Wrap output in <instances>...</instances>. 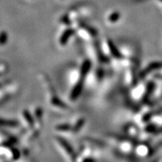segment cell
I'll return each mask as SVG.
<instances>
[{
  "label": "cell",
  "mask_w": 162,
  "mask_h": 162,
  "mask_svg": "<svg viewBox=\"0 0 162 162\" xmlns=\"http://www.w3.org/2000/svg\"><path fill=\"white\" fill-rule=\"evenodd\" d=\"M161 69H162V62H152L148 65L147 67L140 73V77L141 78H144L151 72H152L153 71Z\"/></svg>",
  "instance_id": "obj_1"
},
{
  "label": "cell",
  "mask_w": 162,
  "mask_h": 162,
  "mask_svg": "<svg viewBox=\"0 0 162 162\" xmlns=\"http://www.w3.org/2000/svg\"><path fill=\"white\" fill-rule=\"evenodd\" d=\"M155 89H156V83H155V82L153 81L148 82L147 85H146V92H145L144 96H143L142 98V101L144 102V104L147 103V102L149 101L150 97H151V95H152V93H154Z\"/></svg>",
  "instance_id": "obj_2"
},
{
  "label": "cell",
  "mask_w": 162,
  "mask_h": 162,
  "mask_svg": "<svg viewBox=\"0 0 162 162\" xmlns=\"http://www.w3.org/2000/svg\"><path fill=\"white\" fill-rule=\"evenodd\" d=\"M83 77H81V81H80L77 83L76 86H74L73 90L71 91V100H76L78 97L80 96L82 93L83 87Z\"/></svg>",
  "instance_id": "obj_3"
},
{
  "label": "cell",
  "mask_w": 162,
  "mask_h": 162,
  "mask_svg": "<svg viewBox=\"0 0 162 162\" xmlns=\"http://www.w3.org/2000/svg\"><path fill=\"white\" fill-rule=\"evenodd\" d=\"M74 33V30H71V29H68L62 33V36L59 38V44L61 45H65L67 44L68 41L69 40L70 37L73 35Z\"/></svg>",
  "instance_id": "obj_4"
},
{
  "label": "cell",
  "mask_w": 162,
  "mask_h": 162,
  "mask_svg": "<svg viewBox=\"0 0 162 162\" xmlns=\"http://www.w3.org/2000/svg\"><path fill=\"white\" fill-rule=\"evenodd\" d=\"M58 141L59 142V144L62 146V147L65 149V151H67V152L69 153L70 156H72V157H74V152L73 148L70 146V144L66 140H65L64 139H62V137H57Z\"/></svg>",
  "instance_id": "obj_5"
},
{
  "label": "cell",
  "mask_w": 162,
  "mask_h": 162,
  "mask_svg": "<svg viewBox=\"0 0 162 162\" xmlns=\"http://www.w3.org/2000/svg\"><path fill=\"white\" fill-rule=\"evenodd\" d=\"M107 44H108L109 48H110V53H111V54L114 57L117 58V59H121V58L122 57L121 53L119 52L118 49H117V47H116L115 44L113 43L112 41L109 40L108 42H107Z\"/></svg>",
  "instance_id": "obj_6"
},
{
  "label": "cell",
  "mask_w": 162,
  "mask_h": 162,
  "mask_svg": "<svg viewBox=\"0 0 162 162\" xmlns=\"http://www.w3.org/2000/svg\"><path fill=\"white\" fill-rule=\"evenodd\" d=\"M162 113V107H160L159 109H157V110H152V111H150L147 113L143 117V122H148L150 119L152 118L153 117H156V116H158L160 114Z\"/></svg>",
  "instance_id": "obj_7"
},
{
  "label": "cell",
  "mask_w": 162,
  "mask_h": 162,
  "mask_svg": "<svg viewBox=\"0 0 162 162\" xmlns=\"http://www.w3.org/2000/svg\"><path fill=\"white\" fill-rule=\"evenodd\" d=\"M145 131L146 132L150 133V134H158L162 133V127H158V125H154V124H150L148 125L145 128Z\"/></svg>",
  "instance_id": "obj_8"
},
{
  "label": "cell",
  "mask_w": 162,
  "mask_h": 162,
  "mask_svg": "<svg viewBox=\"0 0 162 162\" xmlns=\"http://www.w3.org/2000/svg\"><path fill=\"white\" fill-rule=\"evenodd\" d=\"M90 69H91V62H90L89 60H86L85 62H83L81 69V77L85 78V77L86 76V74H87L89 71Z\"/></svg>",
  "instance_id": "obj_9"
},
{
  "label": "cell",
  "mask_w": 162,
  "mask_h": 162,
  "mask_svg": "<svg viewBox=\"0 0 162 162\" xmlns=\"http://www.w3.org/2000/svg\"><path fill=\"white\" fill-rule=\"evenodd\" d=\"M0 125L3 126H10V127H14V126L18 125V122L16 121L11 120H3L0 119Z\"/></svg>",
  "instance_id": "obj_10"
},
{
  "label": "cell",
  "mask_w": 162,
  "mask_h": 162,
  "mask_svg": "<svg viewBox=\"0 0 162 162\" xmlns=\"http://www.w3.org/2000/svg\"><path fill=\"white\" fill-rule=\"evenodd\" d=\"M84 124H85V119H80V120L77 122L76 125H74V128H73L74 132L77 133V131H79L82 128V127H83V125H84Z\"/></svg>",
  "instance_id": "obj_11"
},
{
  "label": "cell",
  "mask_w": 162,
  "mask_h": 162,
  "mask_svg": "<svg viewBox=\"0 0 162 162\" xmlns=\"http://www.w3.org/2000/svg\"><path fill=\"white\" fill-rule=\"evenodd\" d=\"M161 146H162V142L159 143V144H158V145H157V146H154V147L151 148V149H150L149 150V152H148V156H152V155L154 154V153L156 152L157 151V149H159V148L161 147Z\"/></svg>",
  "instance_id": "obj_12"
},
{
  "label": "cell",
  "mask_w": 162,
  "mask_h": 162,
  "mask_svg": "<svg viewBox=\"0 0 162 162\" xmlns=\"http://www.w3.org/2000/svg\"><path fill=\"white\" fill-rule=\"evenodd\" d=\"M23 117H25L26 119V121L29 122V123L31 124V125L33 124V119H32V117H31V115L29 113V112L27 111V110H25V111L23 112Z\"/></svg>",
  "instance_id": "obj_13"
},
{
  "label": "cell",
  "mask_w": 162,
  "mask_h": 162,
  "mask_svg": "<svg viewBox=\"0 0 162 162\" xmlns=\"http://www.w3.org/2000/svg\"><path fill=\"white\" fill-rule=\"evenodd\" d=\"M7 41V33L5 32H2L0 34V44H6Z\"/></svg>",
  "instance_id": "obj_14"
},
{
  "label": "cell",
  "mask_w": 162,
  "mask_h": 162,
  "mask_svg": "<svg viewBox=\"0 0 162 162\" xmlns=\"http://www.w3.org/2000/svg\"><path fill=\"white\" fill-rule=\"evenodd\" d=\"M119 16H120V15H119V14L114 13V14H113L112 15H110V19H109V20H110V22H116L119 20Z\"/></svg>",
  "instance_id": "obj_15"
},
{
  "label": "cell",
  "mask_w": 162,
  "mask_h": 162,
  "mask_svg": "<svg viewBox=\"0 0 162 162\" xmlns=\"http://www.w3.org/2000/svg\"><path fill=\"white\" fill-rule=\"evenodd\" d=\"M56 128L60 131H68L70 129V125H68V124H64V125H58Z\"/></svg>",
  "instance_id": "obj_16"
},
{
  "label": "cell",
  "mask_w": 162,
  "mask_h": 162,
  "mask_svg": "<svg viewBox=\"0 0 162 162\" xmlns=\"http://www.w3.org/2000/svg\"><path fill=\"white\" fill-rule=\"evenodd\" d=\"M155 77H156L157 79H158V80H162V74H157L155 75Z\"/></svg>",
  "instance_id": "obj_17"
},
{
  "label": "cell",
  "mask_w": 162,
  "mask_h": 162,
  "mask_svg": "<svg viewBox=\"0 0 162 162\" xmlns=\"http://www.w3.org/2000/svg\"><path fill=\"white\" fill-rule=\"evenodd\" d=\"M161 1H162V0H161Z\"/></svg>",
  "instance_id": "obj_18"
}]
</instances>
